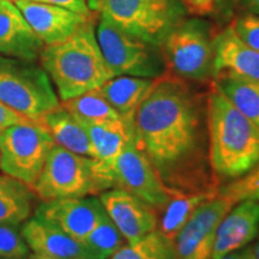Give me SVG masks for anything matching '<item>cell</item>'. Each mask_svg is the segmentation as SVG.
Returning <instances> with one entry per match:
<instances>
[{"label": "cell", "instance_id": "cell-40", "mask_svg": "<svg viewBox=\"0 0 259 259\" xmlns=\"http://www.w3.org/2000/svg\"><path fill=\"white\" fill-rule=\"evenodd\" d=\"M80 259H82V258H80Z\"/></svg>", "mask_w": 259, "mask_h": 259}, {"label": "cell", "instance_id": "cell-33", "mask_svg": "<svg viewBox=\"0 0 259 259\" xmlns=\"http://www.w3.org/2000/svg\"><path fill=\"white\" fill-rule=\"evenodd\" d=\"M28 120H30V119L24 118V116L12 111L11 108H9L8 106H5L3 102H0V130Z\"/></svg>", "mask_w": 259, "mask_h": 259}, {"label": "cell", "instance_id": "cell-27", "mask_svg": "<svg viewBox=\"0 0 259 259\" xmlns=\"http://www.w3.org/2000/svg\"><path fill=\"white\" fill-rule=\"evenodd\" d=\"M220 196L236 204L245 199L259 200V163L240 179L219 187Z\"/></svg>", "mask_w": 259, "mask_h": 259}, {"label": "cell", "instance_id": "cell-13", "mask_svg": "<svg viewBox=\"0 0 259 259\" xmlns=\"http://www.w3.org/2000/svg\"><path fill=\"white\" fill-rule=\"evenodd\" d=\"M99 199L127 244H135L157 229L158 213L127 191L119 187L106 190Z\"/></svg>", "mask_w": 259, "mask_h": 259}, {"label": "cell", "instance_id": "cell-38", "mask_svg": "<svg viewBox=\"0 0 259 259\" xmlns=\"http://www.w3.org/2000/svg\"><path fill=\"white\" fill-rule=\"evenodd\" d=\"M10 2H14L15 3V2H17V0H10Z\"/></svg>", "mask_w": 259, "mask_h": 259}, {"label": "cell", "instance_id": "cell-18", "mask_svg": "<svg viewBox=\"0 0 259 259\" xmlns=\"http://www.w3.org/2000/svg\"><path fill=\"white\" fill-rule=\"evenodd\" d=\"M21 233L34 253L61 259H88L80 241L35 216H31L21 226Z\"/></svg>", "mask_w": 259, "mask_h": 259}, {"label": "cell", "instance_id": "cell-8", "mask_svg": "<svg viewBox=\"0 0 259 259\" xmlns=\"http://www.w3.org/2000/svg\"><path fill=\"white\" fill-rule=\"evenodd\" d=\"M31 190L41 202L95 196L106 191L96 174L94 158L71 153L57 144Z\"/></svg>", "mask_w": 259, "mask_h": 259}, {"label": "cell", "instance_id": "cell-16", "mask_svg": "<svg viewBox=\"0 0 259 259\" xmlns=\"http://www.w3.org/2000/svg\"><path fill=\"white\" fill-rule=\"evenodd\" d=\"M259 233V200L245 199L227 212L216 229L211 259L244 248Z\"/></svg>", "mask_w": 259, "mask_h": 259}, {"label": "cell", "instance_id": "cell-15", "mask_svg": "<svg viewBox=\"0 0 259 259\" xmlns=\"http://www.w3.org/2000/svg\"><path fill=\"white\" fill-rule=\"evenodd\" d=\"M15 4L45 46L65 41L93 18L84 17L60 6L32 0H17Z\"/></svg>", "mask_w": 259, "mask_h": 259}, {"label": "cell", "instance_id": "cell-12", "mask_svg": "<svg viewBox=\"0 0 259 259\" xmlns=\"http://www.w3.org/2000/svg\"><path fill=\"white\" fill-rule=\"evenodd\" d=\"M106 215L99 198L94 196L41 202L35 218L58 227L76 240L82 241Z\"/></svg>", "mask_w": 259, "mask_h": 259}, {"label": "cell", "instance_id": "cell-9", "mask_svg": "<svg viewBox=\"0 0 259 259\" xmlns=\"http://www.w3.org/2000/svg\"><path fill=\"white\" fill-rule=\"evenodd\" d=\"M54 145L47 130L36 120L0 130V171L31 187Z\"/></svg>", "mask_w": 259, "mask_h": 259}, {"label": "cell", "instance_id": "cell-34", "mask_svg": "<svg viewBox=\"0 0 259 259\" xmlns=\"http://www.w3.org/2000/svg\"><path fill=\"white\" fill-rule=\"evenodd\" d=\"M221 259H254L253 247L247 245L244 248H240V250L226 254L225 257H222Z\"/></svg>", "mask_w": 259, "mask_h": 259}, {"label": "cell", "instance_id": "cell-32", "mask_svg": "<svg viewBox=\"0 0 259 259\" xmlns=\"http://www.w3.org/2000/svg\"><path fill=\"white\" fill-rule=\"evenodd\" d=\"M187 11L197 16H208L213 12L215 0H184Z\"/></svg>", "mask_w": 259, "mask_h": 259}, {"label": "cell", "instance_id": "cell-1", "mask_svg": "<svg viewBox=\"0 0 259 259\" xmlns=\"http://www.w3.org/2000/svg\"><path fill=\"white\" fill-rule=\"evenodd\" d=\"M135 142L171 196L219 191L209 161L206 94L158 77L135 115Z\"/></svg>", "mask_w": 259, "mask_h": 259}, {"label": "cell", "instance_id": "cell-37", "mask_svg": "<svg viewBox=\"0 0 259 259\" xmlns=\"http://www.w3.org/2000/svg\"><path fill=\"white\" fill-rule=\"evenodd\" d=\"M258 239L257 241H255L254 245H252V247H253V253H254V259H259V233H258Z\"/></svg>", "mask_w": 259, "mask_h": 259}, {"label": "cell", "instance_id": "cell-11", "mask_svg": "<svg viewBox=\"0 0 259 259\" xmlns=\"http://www.w3.org/2000/svg\"><path fill=\"white\" fill-rule=\"evenodd\" d=\"M234 205L220 194L203 203L174 239L177 259H211L216 229Z\"/></svg>", "mask_w": 259, "mask_h": 259}, {"label": "cell", "instance_id": "cell-14", "mask_svg": "<svg viewBox=\"0 0 259 259\" xmlns=\"http://www.w3.org/2000/svg\"><path fill=\"white\" fill-rule=\"evenodd\" d=\"M212 42L215 79L228 76L259 82V53L236 34L232 23L213 34Z\"/></svg>", "mask_w": 259, "mask_h": 259}, {"label": "cell", "instance_id": "cell-17", "mask_svg": "<svg viewBox=\"0 0 259 259\" xmlns=\"http://www.w3.org/2000/svg\"><path fill=\"white\" fill-rule=\"evenodd\" d=\"M44 47L15 3L0 0V56L38 61Z\"/></svg>", "mask_w": 259, "mask_h": 259}, {"label": "cell", "instance_id": "cell-6", "mask_svg": "<svg viewBox=\"0 0 259 259\" xmlns=\"http://www.w3.org/2000/svg\"><path fill=\"white\" fill-rule=\"evenodd\" d=\"M212 40L210 22L185 17L171 29L160 47L167 70L187 82L211 83L215 79Z\"/></svg>", "mask_w": 259, "mask_h": 259}, {"label": "cell", "instance_id": "cell-20", "mask_svg": "<svg viewBox=\"0 0 259 259\" xmlns=\"http://www.w3.org/2000/svg\"><path fill=\"white\" fill-rule=\"evenodd\" d=\"M154 82L155 79L143 77L115 76L97 90L125 121L134 124L136 112Z\"/></svg>", "mask_w": 259, "mask_h": 259}, {"label": "cell", "instance_id": "cell-29", "mask_svg": "<svg viewBox=\"0 0 259 259\" xmlns=\"http://www.w3.org/2000/svg\"><path fill=\"white\" fill-rule=\"evenodd\" d=\"M232 24L236 34L259 53V16L246 11L235 17Z\"/></svg>", "mask_w": 259, "mask_h": 259}, {"label": "cell", "instance_id": "cell-25", "mask_svg": "<svg viewBox=\"0 0 259 259\" xmlns=\"http://www.w3.org/2000/svg\"><path fill=\"white\" fill-rule=\"evenodd\" d=\"M109 259H177L176 244L155 229L135 244L121 246Z\"/></svg>", "mask_w": 259, "mask_h": 259}, {"label": "cell", "instance_id": "cell-24", "mask_svg": "<svg viewBox=\"0 0 259 259\" xmlns=\"http://www.w3.org/2000/svg\"><path fill=\"white\" fill-rule=\"evenodd\" d=\"M61 106L82 122L122 120L121 115L97 89L61 102Z\"/></svg>", "mask_w": 259, "mask_h": 259}, {"label": "cell", "instance_id": "cell-22", "mask_svg": "<svg viewBox=\"0 0 259 259\" xmlns=\"http://www.w3.org/2000/svg\"><path fill=\"white\" fill-rule=\"evenodd\" d=\"M219 194V191L211 192L184 194V196H176L170 199L166 208L162 211L161 220L158 221L157 229L167 238L174 239L179 234L183 227L189 222L197 209L205 203L206 200L215 198Z\"/></svg>", "mask_w": 259, "mask_h": 259}, {"label": "cell", "instance_id": "cell-5", "mask_svg": "<svg viewBox=\"0 0 259 259\" xmlns=\"http://www.w3.org/2000/svg\"><path fill=\"white\" fill-rule=\"evenodd\" d=\"M0 102L30 120L60 106L52 80L41 64L0 56Z\"/></svg>", "mask_w": 259, "mask_h": 259}, {"label": "cell", "instance_id": "cell-28", "mask_svg": "<svg viewBox=\"0 0 259 259\" xmlns=\"http://www.w3.org/2000/svg\"><path fill=\"white\" fill-rule=\"evenodd\" d=\"M29 254L21 226L0 225V259H27Z\"/></svg>", "mask_w": 259, "mask_h": 259}, {"label": "cell", "instance_id": "cell-2", "mask_svg": "<svg viewBox=\"0 0 259 259\" xmlns=\"http://www.w3.org/2000/svg\"><path fill=\"white\" fill-rule=\"evenodd\" d=\"M209 161L219 186L246 176L259 163V127L246 118L216 83L206 93Z\"/></svg>", "mask_w": 259, "mask_h": 259}, {"label": "cell", "instance_id": "cell-30", "mask_svg": "<svg viewBox=\"0 0 259 259\" xmlns=\"http://www.w3.org/2000/svg\"><path fill=\"white\" fill-rule=\"evenodd\" d=\"M32 2L60 6V8L70 10V11H73L76 12V14L82 15L84 17L88 18L95 16V14H93V12L90 11L87 0H32Z\"/></svg>", "mask_w": 259, "mask_h": 259}, {"label": "cell", "instance_id": "cell-19", "mask_svg": "<svg viewBox=\"0 0 259 259\" xmlns=\"http://www.w3.org/2000/svg\"><path fill=\"white\" fill-rule=\"evenodd\" d=\"M47 130L54 143L71 153L94 158L92 141L85 126L63 106L48 112L37 120Z\"/></svg>", "mask_w": 259, "mask_h": 259}, {"label": "cell", "instance_id": "cell-23", "mask_svg": "<svg viewBox=\"0 0 259 259\" xmlns=\"http://www.w3.org/2000/svg\"><path fill=\"white\" fill-rule=\"evenodd\" d=\"M213 82L246 118L259 127V82L223 76Z\"/></svg>", "mask_w": 259, "mask_h": 259}, {"label": "cell", "instance_id": "cell-36", "mask_svg": "<svg viewBox=\"0 0 259 259\" xmlns=\"http://www.w3.org/2000/svg\"><path fill=\"white\" fill-rule=\"evenodd\" d=\"M27 259H61V258H57V257H51V255H45V254H40V253H30L28 255Z\"/></svg>", "mask_w": 259, "mask_h": 259}, {"label": "cell", "instance_id": "cell-4", "mask_svg": "<svg viewBox=\"0 0 259 259\" xmlns=\"http://www.w3.org/2000/svg\"><path fill=\"white\" fill-rule=\"evenodd\" d=\"M90 11L136 37L161 47L169 31L186 17L181 0H87Z\"/></svg>", "mask_w": 259, "mask_h": 259}, {"label": "cell", "instance_id": "cell-3", "mask_svg": "<svg viewBox=\"0 0 259 259\" xmlns=\"http://www.w3.org/2000/svg\"><path fill=\"white\" fill-rule=\"evenodd\" d=\"M94 16L69 38L45 46L40 54L61 102L93 92L114 77L107 66L96 37Z\"/></svg>", "mask_w": 259, "mask_h": 259}, {"label": "cell", "instance_id": "cell-39", "mask_svg": "<svg viewBox=\"0 0 259 259\" xmlns=\"http://www.w3.org/2000/svg\"><path fill=\"white\" fill-rule=\"evenodd\" d=\"M181 2H183V3H184V0H181Z\"/></svg>", "mask_w": 259, "mask_h": 259}, {"label": "cell", "instance_id": "cell-10", "mask_svg": "<svg viewBox=\"0 0 259 259\" xmlns=\"http://www.w3.org/2000/svg\"><path fill=\"white\" fill-rule=\"evenodd\" d=\"M114 185L143 200L157 213L163 211L173 198L150 162L137 148L135 135L128 139L116 158Z\"/></svg>", "mask_w": 259, "mask_h": 259}, {"label": "cell", "instance_id": "cell-26", "mask_svg": "<svg viewBox=\"0 0 259 259\" xmlns=\"http://www.w3.org/2000/svg\"><path fill=\"white\" fill-rule=\"evenodd\" d=\"M124 241H126L124 236L106 212L101 221L80 244L83 245L88 259H109L124 246Z\"/></svg>", "mask_w": 259, "mask_h": 259}, {"label": "cell", "instance_id": "cell-21", "mask_svg": "<svg viewBox=\"0 0 259 259\" xmlns=\"http://www.w3.org/2000/svg\"><path fill=\"white\" fill-rule=\"evenodd\" d=\"M36 198L27 184L0 174V225H23L34 215Z\"/></svg>", "mask_w": 259, "mask_h": 259}, {"label": "cell", "instance_id": "cell-31", "mask_svg": "<svg viewBox=\"0 0 259 259\" xmlns=\"http://www.w3.org/2000/svg\"><path fill=\"white\" fill-rule=\"evenodd\" d=\"M240 0H215V8L212 14L216 15L219 22L227 23L233 18Z\"/></svg>", "mask_w": 259, "mask_h": 259}, {"label": "cell", "instance_id": "cell-35", "mask_svg": "<svg viewBox=\"0 0 259 259\" xmlns=\"http://www.w3.org/2000/svg\"><path fill=\"white\" fill-rule=\"evenodd\" d=\"M246 11L259 16V0H240Z\"/></svg>", "mask_w": 259, "mask_h": 259}, {"label": "cell", "instance_id": "cell-7", "mask_svg": "<svg viewBox=\"0 0 259 259\" xmlns=\"http://www.w3.org/2000/svg\"><path fill=\"white\" fill-rule=\"evenodd\" d=\"M96 19L97 42L113 76L156 79L167 72L160 47L128 34L102 16Z\"/></svg>", "mask_w": 259, "mask_h": 259}]
</instances>
